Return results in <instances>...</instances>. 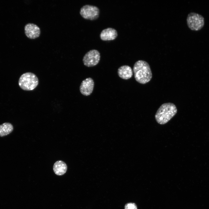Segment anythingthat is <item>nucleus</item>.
Here are the masks:
<instances>
[{"instance_id": "nucleus-2", "label": "nucleus", "mask_w": 209, "mask_h": 209, "mask_svg": "<svg viewBox=\"0 0 209 209\" xmlns=\"http://www.w3.org/2000/svg\"><path fill=\"white\" fill-rule=\"evenodd\" d=\"M177 109L173 103L168 102L162 104L157 110L155 115L156 122L161 125H164L170 121L176 114Z\"/></svg>"}, {"instance_id": "nucleus-13", "label": "nucleus", "mask_w": 209, "mask_h": 209, "mask_svg": "<svg viewBox=\"0 0 209 209\" xmlns=\"http://www.w3.org/2000/svg\"><path fill=\"white\" fill-rule=\"evenodd\" d=\"M124 209H137V207L135 203L130 202L128 203L125 204Z\"/></svg>"}, {"instance_id": "nucleus-4", "label": "nucleus", "mask_w": 209, "mask_h": 209, "mask_svg": "<svg viewBox=\"0 0 209 209\" xmlns=\"http://www.w3.org/2000/svg\"><path fill=\"white\" fill-rule=\"evenodd\" d=\"M186 21L188 28L193 31L200 30L203 27L205 24L203 17L198 13L194 12H191L188 14Z\"/></svg>"}, {"instance_id": "nucleus-9", "label": "nucleus", "mask_w": 209, "mask_h": 209, "mask_svg": "<svg viewBox=\"0 0 209 209\" xmlns=\"http://www.w3.org/2000/svg\"><path fill=\"white\" fill-rule=\"evenodd\" d=\"M118 33L114 28L109 27L103 29L101 32L100 37L103 41L113 40L117 37Z\"/></svg>"}, {"instance_id": "nucleus-5", "label": "nucleus", "mask_w": 209, "mask_h": 209, "mask_svg": "<svg viewBox=\"0 0 209 209\" xmlns=\"http://www.w3.org/2000/svg\"><path fill=\"white\" fill-rule=\"evenodd\" d=\"M80 13L81 16L85 19L94 20L98 17L100 10L96 6L87 4L81 8Z\"/></svg>"}, {"instance_id": "nucleus-12", "label": "nucleus", "mask_w": 209, "mask_h": 209, "mask_svg": "<svg viewBox=\"0 0 209 209\" xmlns=\"http://www.w3.org/2000/svg\"><path fill=\"white\" fill-rule=\"evenodd\" d=\"M13 130L12 125L10 123L5 122L0 125V136L3 137L9 134Z\"/></svg>"}, {"instance_id": "nucleus-7", "label": "nucleus", "mask_w": 209, "mask_h": 209, "mask_svg": "<svg viewBox=\"0 0 209 209\" xmlns=\"http://www.w3.org/2000/svg\"><path fill=\"white\" fill-rule=\"evenodd\" d=\"M94 86V82L91 78H87L81 82L80 87V90L82 95L85 96L90 95L92 92Z\"/></svg>"}, {"instance_id": "nucleus-11", "label": "nucleus", "mask_w": 209, "mask_h": 209, "mask_svg": "<svg viewBox=\"0 0 209 209\" xmlns=\"http://www.w3.org/2000/svg\"><path fill=\"white\" fill-rule=\"evenodd\" d=\"M67 170V166L64 161L59 160L56 161L53 166V170L57 175L61 176L64 174Z\"/></svg>"}, {"instance_id": "nucleus-1", "label": "nucleus", "mask_w": 209, "mask_h": 209, "mask_svg": "<svg viewBox=\"0 0 209 209\" xmlns=\"http://www.w3.org/2000/svg\"><path fill=\"white\" fill-rule=\"evenodd\" d=\"M134 78L138 82L144 84L149 82L152 78V73L148 63L143 60H139L133 67Z\"/></svg>"}, {"instance_id": "nucleus-6", "label": "nucleus", "mask_w": 209, "mask_h": 209, "mask_svg": "<svg viewBox=\"0 0 209 209\" xmlns=\"http://www.w3.org/2000/svg\"><path fill=\"white\" fill-rule=\"evenodd\" d=\"M100 54L97 50L93 49L87 52L83 58V62L85 66L90 67L96 65L100 59Z\"/></svg>"}, {"instance_id": "nucleus-10", "label": "nucleus", "mask_w": 209, "mask_h": 209, "mask_svg": "<svg viewBox=\"0 0 209 209\" xmlns=\"http://www.w3.org/2000/svg\"><path fill=\"white\" fill-rule=\"evenodd\" d=\"M118 73L121 78L128 80L131 78L133 75V71L131 67L124 65L120 67L118 69Z\"/></svg>"}, {"instance_id": "nucleus-3", "label": "nucleus", "mask_w": 209, "mask_h": 209, "mask_svg": "<svg viewBox=\"0 0 209 209\" xmlns=\"http://www.w3.org/2000/svg\"><path fill=\"white\" fill-rule=\"evenodd\" d=\"M39 84V80L34 73L28 72L22 74L19 78L18 84L20 88L25 91H32L35 89Z\"/></svg>"}, {"instance_id": "nucleus-8", "label": "nucleus", "mask_w": 209, "mask_h": 209, "mask_svg": "<svg viewBox=\"0 0 209 209\" xmlns=\"http://www.w3.org/2000/svg\"><path fill=\"white\" fill-rule=\"evenodd\" d=\"M25 34L26 36L31 39H34L39 37L40 34L39 27L36 24L29 23L24 27Z\"/></svg>"}]
</instances>
